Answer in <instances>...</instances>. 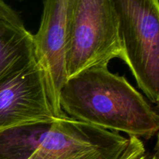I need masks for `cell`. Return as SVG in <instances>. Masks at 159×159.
<instances>
[{
    "instance_id": "1",
    "label": "cell",
    "mask_w": 159,
    "mask_h": 159,
    "mask_svg": "<svg viewBox=\"0 0 159 159\" xmlns=\"http://www.w3.org/2000/svg\"><path fill=\"white\" fill-rule=\"evenodd\" d=\"M59 103L71 119L129 137L149 140L158 131V113L124 76L111 72L107 65L68 78Z\"/></svg>"
},
{
    "instance_id": "6",
    "label": "cell",
    "mask_w": 159,
    "mask_h": 159,
    "mask_svg": "<svg viewBox=\"0 0 159 159\" xmlns=\"http://www.w3.org/2000/svg\"><path fill=\"white\" fill-rule=\"evenodd\" d=\"M70 0H43L38 30L33 34L34 55L44 71L50 100L57 117L65 116L59 94L68 79L67 51Z\"/></svg>"
},
{
    "instance_id": "3",
    "label": "cell",
    "mask_w": 159,
    "mask_h": 159,
    "mask_svg": "<svg viewBox=\"0 0 159 159\" xmlns=\"http://www.w3.org/2000/svg\"><path fill=\"white\" fill-rule=\"evenodd\" d=\"M122 60L118 23L110 0H70L67 75Z\"/></svg>"
},
{
    "instance_id": "7",
    "label": "cell",
    "mask_w": 159,
    "mask_h": 159,
    "mask_svg": "<svg viewBox=\"0 0 159 159\" xmlns=\"http://www.w3.org/2000/svg\"><path fill=\"white\" fill-rule=\"evenodd\" d=\"M34 57L33 34L18 13L0 0V83Z\"/></svg>"
},
{
    "instance_id": "5",
    "label": "cell",
    "mask_w": 159,
    "mask_h": 159,
    "mask_svg": "<svg viewBox=\"0 0 159 159\" xmlns=\"http://www.w3.org/2000/svg\"><path fill=\"white\" fill-rule=\"evenodd\" d=\"M56 118L44 71L35 57L0 83V131Z\"/></svg>"
},
{
    "instance_id": "8",
    "label": "cell",
    "mask_w": 159,
    "mask_h": 159,
    "mask_svg": "<svg viewBox=\"0 0 159 159\" xmlns=\"http://www.w3.org/2000/svg\"><path fill=\"white\" fill-rule=\"evenodd\" d=\"M124 159H158V157L156 153L151 158H148L144 143L141 139H138L133 149Z\"/></svg>"
},
{
    "instance_id": "9",
    "label": "cell",
    "mask_w": 159,
    "mask_h": 159,
    "mask_svg": "<svg viewBox=\"0 0 159 159\" xmlns=\"http://www.w3.org/2000/svg\"><path fill=\"white\" fill-rule=\"evenodd\" d=\"M20 1H22V0H20Z\"/></svg>"
},
{
    "instance_id": "2",
    "label": "cell",
    "mask_w": 159,
    "mask_h": 159,
    "mask_svg": "<svg viewBox=\"0 0 159 159\" xmlns=\"http://www.w3.org/2000/svg\"><path fill=\"white\" fill-rule=\"evenodd\" d=\"M118 23L122 60L152 103L159 99V1L110 0Z\"/></svg>"
},
{
    "instance_id": "4",
    "label": "cell",
    "mask_w": 159,
    "mask_h": 159,
    "mask_svg": "<svg viewBox=\"0 0 159 159\" xmlns=\"http://www.w3.org/2000/svg\"><path fill=\"white\" fill-rule=\"evenodd\" d=\"M138 139L65 116L43 130L27 159H124Z\"/></svg>"
}]
</instances>
